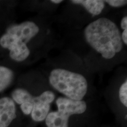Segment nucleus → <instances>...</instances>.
Returning a JSON list of instances; mask_svg holds the SVG:
<instances>
[{"label":"nucleus","mask_w":127,"mask_h":127,"mask_svg":"<svg viewBox=\"0 0 127 127\" xmlns=\"http://www.w3.org/2000/svg\"><path fill=\"white\" fill-rule=\"evenodd\" d=\"M20 108L24 114H25V115H30V114H31L32 111L33 103L32 102V101L26 102L21 105Z\"/></svg>","instance_id":"nucleus-12"},{"label":"nucleus","mask_w":127,"mask_h":127,"mask_svg":"<svg viewBox=\"0 0 127 127\" xmlns=\"http://www.w3.org/2000/svg\"><path fill=\"white\" fill-rule=\"evenodd\" d=\"M16 117V107L13 100L8 97L1 98L0 127H8Z\"/></svg>","instance_id":"nucleus-7"},{"label":"nucleus","mask_w":127,"mask_h":127,"mask_svg":"<svg viewBox=\"0 0 127 127\" xmlns=\"http://www.w3.org/2000/svg\"><path fill=\"white\" fill-rule=\"evenodd\" d=\"M12 100L18 104L21 105L24 103L31 101L33 96L27 91L22 88L16 89L12 93Z\"/></svg>","instance_id":"nucleus-10"},{"label":"nucleus","mask_w":127,"mask_h":127,"mask_svg":"<svg viewBox=\"0 0 127 127\" xmlns=\"http://www.w3.org/2000/svg\"><path fill=\"white\" fill-rule=\"evenodd\" d=\"M119 96L121 102L125 107H127V81H125L121 87H120L119 91Z\"/></svg>","instance_id":"nucleus-11"},{"label":"nucleus","mask_w":127,"mask_h":127,"mask_svg":"<svg viewBox=\"0 0 127 127\" xmlns=\"http://www.w3.org/2000/svg\"><path fill=\"white\" fill-rule=\"evenodd\" d=\"M52 2L55 3V4H59V3H61L63 2V0H52Z\"/></svg>","instance_id":"nucleus-16"},{"label":"nucleus","mask_w":127,"mask_h":127,"mask_svg":"<svg viewBox=\"0 0 127 127\" xmlns=\"http://www.w3.org/2000/svg\"><path fill=\"white\" fill-rule=\"evenodd\" d=\"M55 95L52 91L44 92L39 96L33 97V109L31 112L32 120L36 122L45 120L50 109V104L54 100Z\"/></svg>","instance_id":"nucleus-5"},{"label":"nucleus","mask_w":127,"mask_h":127,"mask_svg":"<svg viewBox=\"0 0 127 127\" xmlns=\"http://www.w3.org/2000/svg\"><path fill=\"white\" fill-rule=\"evenodd\" d=\"M13 79L14 73L12 70L5 66H0V93L11 85Z\"/></svg>","instance_id":"nucleus-9"},{"label":"nucleus","mask_w":127,"mask_h":127,"mask_svg":"<svg viewBox=\"0 0 127 127\" xmlns=\"http://www.w3.org/2000/svg\"><path fill=\"white\" fill-rule=\"evenodd\" d=\"M58 111L48 114L45 118L48 127H68V120L73 114L85 112L87 104L84 101H75L68 98L60 97L56 101Z\"/></svg>","instance_id":"nucleus-3"},{"label":"nucleus","mask_w":127,"mask_h":127,"mask_svg":"<svg viewBox=\"0 0 127 127\" xmlns=\"http://www.w3.org/2000/svg\"><path fill=\"white\" fill-rule=\"evenodd\" d=\"M105 2L113 7H120L127 4V1L125 0H107Z\"/></svg>","instance_id":"nucleus-13"},{"label":"nucleus","mask_w":127,"mask_h":127,"mask_svg":"<svg viewBox=\"0 0 127 127\" xmlns=\"http://www.w3.org/2000/svg\"><path fill=\"white\" fill-rule=\"evenodd\" d=\"M39 32V28L33 22L26 21L13 25L7 28V34L13 35L27 44Z\"/></svg>","instance_id":"nucleus-6"},{"label":"nucleus","mask_w":127,"mask_h":127,"mask_svg":"<svg viewBox=\"0 0 127 127\" xmlns=\"http://www.w3.org/2000/svg\"><path fill=\"white\" fill-rule=\"evenodd\" d=\"M0 45L8 49L9 56L14 61L21 62L27 58L30 51L26 44L13 35L6 33L0 39Z\"/></svg>","instance_id":"nucleus-4"},{"label":"nucleus","mask_w":127,"mask_h":127,"mask_svg":"<svg viewBox=\"0 0 127 127\" xmlns=\"http://www.w3.org/2000/svg\"><path fill=\"white\" fill-rule=\"evenodd\" d=\"M74 4H81L93 15H98L101 13L105 7V1L101 0H73Z\"/></svg>","instance_id":"nucleus-8"},{"label":"nucleus","mask_w":127,"mask_h":127,"mask_svg":"<svg viewBox=\"0 0 127 127\" xmlns=\"http://www.w3.org/2000/svg\"><path fill=\"white\" fill-rule=\"evenodd\" d=\"M121 38H122V40L123 41V42L127 45V30H125L123 31Z\"/></svg>","instance_id":"nucleus-15"},{"label":"nucleus","mask_w":127,"mask_h":127,"mask_svg":"<svg viewBox=\"0 0 127 127\" xmlns=\"http://www.w3.org/2000/svg\"><path fill=\"white\" fill-rule=\"evenodd\" d=\"M121 28L124 30H127V17H124L121 21Z\"/></svg>","instance_id":"nucleus-14"},{"label":"nucleus","mask_w":127,"mask_h":127,"mask_svg":"<svg viewBox=\"0 0 127 127\" xmlns=\"http://www.w3.org/2000/svg\"><path fill=\"white\" fill-rule=\"evenodd\" d=\"M49 81L55 90L71 99L81 101L87 92L86 79L78 73L55 69L51 72Z\"/></svg>","instance_id":"nucleus-2"},{"label":"nucleus","mask_w":127,"mask_h":127,"mask_svg":"<svg viewBox=\"0 0 127 127\" xmlns=\"http://www.w3.org/2000/svg\"><path fill=\"white\" fill-rule=\"evenodd\" d=\"M84 33L87 42L105 59L113 58L122 50L123 41L119 29L108 19L101 18L93 22Z\"/></svg>","instance_id":"nucleus-1"}]
</instances>
